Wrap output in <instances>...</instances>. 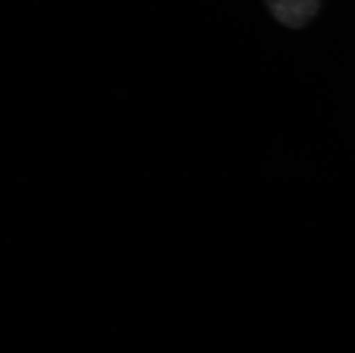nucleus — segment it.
<instances>
[{
  "mask_svg": "<svg viewBox=\"0 0 355 353\" xmlns=\"http://www.w3.org/2000/svg\"><path fill=\"white\" fill-rule=\"evenodd\" d=\"M278 24L288 29H302L318 15L322 0H265Z\"/></svg>",
  "mask_w": 355,
  "mask_h": 353,
  "instance_id": "obj_1",
  "label": "nucleus"
}]
</instances>
